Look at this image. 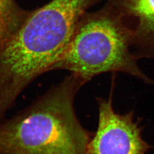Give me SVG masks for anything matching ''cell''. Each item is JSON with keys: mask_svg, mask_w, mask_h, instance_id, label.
<instances>
[{"mask_svg": "<svg viewBox=\"0 0 154 154\" xmlns=\"http://www.w3.org/2000/svg\"><path fill=\"white\" fill-rule=\"evenodd\" d=\"M85 83L71 74L25 109L1 122V154H88L91 139L74 107Z\"/></svg>", "mask_w": 154, "mask_h": 154, "instance_id": "7a4b0ae2", "label": "cell"}, {"mask_svg": "<svg viewBox=\"0 0 154 154\" xmlns=\"http://www.w3.org/2000/svg\"><path fill=\"white\" fill-rule=\"evenodd\" d=\"M138 60L128 29L105 4L99 10L83 15L65 53L51 70H68L85 83L102 73L121 72L154 85L138 66Z\"/></svg>", "mask_w": 154, "mask_h": 154, "instance_id": "3957f363", "label": "cell"}, {"mask_svg": "<svg viewBox=\"0 0 154 154\" xmlns=\"http://www.w3.org/2000/svg\"><path fill=\"white\" fill-rule=\"evenodd\" d=\"M0 154H1V152H0Z\"/></svg>", "mask_w": 154, "mask_h": 154, "instance_id": "ba28073f", "label": "cell"}, {"mask_svg": "<svg viewBox=\"0 0 154 154\" xmlns=\"http://www.w3.org/2000/svg\"><path fill=\"white\" fill-rule=\"evenodd\" d=\"M128 29L138 60L154 59V0H106Z\"/></svg>", "mask_w": 154, "mask_h": 154, "instance_id": "5b68a950", "label": "cell"}, {"mask_svg": "<svg viewBox=\"0 0 154 154\" xmlns=\"http://www.w3.org/2000/svg\"><path fill=\"white\" fill-rule=\"evenodd\" d=\"M98 0H51L30 11L0 47V116L65 53L83 15Z\"/></svg>", "mask_w": 154, "mask_h": 154, "instance_id": "6da1fadb", "label": "cell"}, {"mask_svg": "<svg viewBox=\"0 0 154 154\" xmlns=\"http://www.w3.org/2000/svg\"><path fill=\"white\" fill-rule=\"evenodd\" d=\"M11 36L8 27L5 22L0 16V47Z\"/></svg>", "mask_w": 154, "mask_h": 154, "instance_id": "52a82bcc", "label": "cell"}, {"mask_svg": "<svg viewBox=\"0 0 154 154\" xmlns=\"http://www.w3.org/2000/svg\"><path fill=\"white\" fill-rule=\"evenodd\" d=\"M97 130L90 139L88 154H146L150 146L142 137V128L134 121L133 112L116 113L112 95L99 98Z\"/></svg>", "mask_w": 154, "mask_h": 154, "instance_id": "277c9868", "label": "cell"}, {"mask_svg": "<svg viewBox=\"0 0 154 154\" xmlns=\"http://www.w3.org/2000/svg\"><path fill=\"white\" fill-rule=\"evenodd\" d=\"M30 11L21 8L15 0H0V16L5 22L11 35L20 28Z\"/></svg>", "mask_w": 154, "mask_h": 154, "instance_id": "8992f818", "label": "cell"}]
</instances>
